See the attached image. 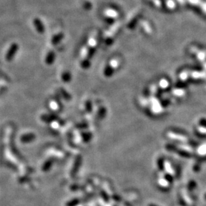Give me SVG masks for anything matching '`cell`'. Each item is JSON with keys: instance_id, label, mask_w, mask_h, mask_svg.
I'll return each mask as SVG.
<instances>
[{"instance_id": "cell-1", "label": "cell", "mask_w": 206, "mask_h": 206, "mask_svg": "<svg viewBox=\"0 0 206 206\" xmlns=\"http://www.w3.org/2000/svg\"><path fill=\"white\" fill-rule=\"evenodd\" d=\"M33 24H34L35 28L37 30V31L39 33H43L44 32L45 30V28H44V26L42 23V22H41V20L38 18H35L34 20H33Z\"/></svg>"}, {"instance_id": "cell-2", "label": "cell", "mask_w": 206, "mask_h": 206, "mask_svg": "<svg viewBox=\"0 0 206 206\" xmlns=\"http://www.w3.org/2000/svg\"><path fill=\"white\" fill-rule=\"evenodd\" d=\"M63 34L62 33H59V34H57L56 36H54V38L52 40V43L53 44H56L57 42H59L63 38Z\"/></svg>"}, {"instance_id": "cell-3", "label": "cell", "mask_w": 206, "mask_h": 206, "mask_svg": "<svg viewBox=\"0 0 206 206\" xmlns=\"http://www.w3.org/2000/svg\"><path fill=\"white\" fill-rule=\"evenodd\" d=\"M83 8L86 9V10H89V9H92V3H91L89 2H86L85 3H83Z\"/></svg>"}]
</instances>
